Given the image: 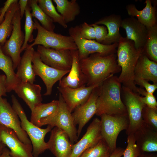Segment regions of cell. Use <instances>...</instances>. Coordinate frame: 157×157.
Wrapping results in <instances>:
<instances>
[{"instance_id":"6da1fadb","label":"cell","mask_w":157,"mask_h":157,"mask_svg":"<svg viewBox=\"0 0 157 157\" xmlns=\"http://www.w3.org/2000/svg\"><path fill=\"white\" fill-rule=\"evenodd\" d=\"M115 53L108 55L96 53L80 60L82 71L87 80L86 86L102 83L121 71Z\"/></svg>"},{"instance_id":"7a4b0ae2","label":"cell","mask_w":157,"mask_h":157,"mask_svg":"<svg viewBox=\"0 0 157 157\" xmlns=\"http://www.w3.org/2000/svg\"><path fill=\"white\" fill-rule=\"evenodd\" d=\"M122 88L118 77L114 75L102 82L99 86L97 100L96 115H127L126 106L121 98Z\"/></svg>"},{"instance_id":"3957f363","label":"cell","mask_w":157,"mask_h":157,"mask_svg":"<svg viewBox=\"0 0 157 157\" xmlns=\"http://www.w3.org/2000/svg\"><path fill=\"white\" fill-rule=\"evenodd\" d=\"M117 48V61L121 68L118 80L123 86L137 93L134 71L138 60L142 53L143 49H136L133 41L122 36L118 42Z\"/></svg>"},{"instance_id":"277c9868","label":"cell","mask_w":157,"mask_h":157,"mask_svg":"<svg viewBox=\"0 0 157 157\" xmlns=\"http://www.w3.org/2000/svg\"><path fill=\"white\" fill-rule=\"evenodd\" d=\"M11 97L12 106L20 120L21 127L31 141L33 147L32 154L34 157H38L48 149L47 142L44 141V138L53 128L48 125L46 128L42 129L32 123L28 119L23 108L15 96L13 94Z\"/></svg>"},{"instance_id":"5b68a950","label":"cell","mask_w":157,"mask_h":157,"mask_svg":"<svg viewBox=\"0 0 157 157\" xmlns=\"http://www.w3.org/2000/svg\"><path fill=\"white\" fill-rule=\"evenodd\" d=\"M58 104L55 111L48 117L41 119L38 126L48 125L53 128L58 127L64 131L68 135L71 142H77L78 137L71 113L61 95L59 94Z\"/></svg>"},{"instance_id":"8992f818","label":"cell","mask_w":157,"mask_h":157,"mask_svg":"<svg viewBox=\"0 0 157 157\" xmlns=\"http://www.w3.org/2000/svg\"><path fill=\"white\" fill-rule=\"evenodd\" d=\"M34 22L37 34L34 41L29 44L31 47L41 45L44 47L58 50H78L77 46L72 38L47 30L43 28L36 19Z\"/></svg>"},{"instance_id":"52a82bcc","label":"cell","mask_w":157,"mask_h":157,"mask_svg":"<svg viewBox=\"0 0 157 157\" xmlns=\"http://www.w3.org/2000/svg\"><path fill=\"white\" fill-rule=\"evenodd\" d=\"M100 117L102 138L112 152L117 148V140L119 133L123 130L126 131L128 128V115L104 114Z\"/></svg>"},{"instance_id":"ba28073f","label":"cell","mask_w":157,"mask_h":157,"mask_svg":"<svg viewBox=\"0 0 157 157\" xmlns=\"http://www.w3.org/2000/svg\"><path fill=\"white\" fill-rule=\"evenodd\" d=\"M69 35L76 44L78 51L80 60L96 53L108 55L115 53L118 42L110 45H105L94 40H89L83 38L80 33V26L71 27L68 30Z\"/></svg>"},{"instance_id":"9c48e42d","label":"cell","mask_w":157,"mask_h":157,"mask_svg":"<svg viewBox=\"0 0 157 157\" xmlns=\"http://www.w3.org/2000/svg\"><path fill=\"white\" fill-rule=\"evenodd\" d=\"M124 102L129 120V126L126 133L133 134L143 123L142 111L146 105L141 100L138 93L122 85V87Z\"/></svg>"},{"instance_id":"30bf717a","label":"cell","mask_w":157,"mask_h":157,"mask_svg":"<svg viewBox=\"0 0 157 157\" xmlns=\"http://www.w3.org/2000/svg\"><path fill=\"white\" fill-rule=\"evenodd\" d=\"M21 19L19 9L12 19L13 30L10 36L2 46L3 53L12 59L14 70L17 68L21 59L20 50L24 40V35L21 30Z\"/></svg>"},{"instance_id":"8fae6325","label":"cell","mask_w":157,"mask_h":157,"mask_svg":"<svg viewBox=\"0 0 157 157\" xmlns=\"http://www.w3.org/2000/svg\"><path fill=\"white\" fill-rule=\"evenodd\" d=\"M36 51L46 65L59 70H70L72 63L71 51L47 48L38 45Z\"/></svg>"},{"instance_id":"7c38bea8","label":"cell","mask_w":157,"mask_h":157,"mask_svg":"<svg viewBox=\"0 0 157 157\" xmlns=\"http://www.w3.org/2000/svg\"><path fill=\"white\" fill-rule=\"evenodd\" d=\"M33 69L35 75L42 80L46 88L44 96L51 94L54 85L60 81L69 71L59 70L51 67L43 63L38 53L35 51L32 59Z\"/></svg>"},{"instance_id":"4fadbf2b","label":"cell","mask_w":157,"mask_h":157,"mask_svg":"<svg viewBox=\"0 0 157 157\" xmlns=\"http://www.w3.org/2000/svg\"><path fill=\"white\" fill-rule=\"evenodd\" d=\"M19 117L6 98L0 96V124L13 130L25 144L32 147L25 132L22 129Z\"/></svg>"},{"instance_id":"5bb4252c","label":"cell","mask_w":157,"mask_h":157,"mask_svg":"<svg viewBox=\"0 0 157 157\" xmlns=\"http://www.w3.org/2000/svg\"><path fill=\"white\" fill-rule=\"evenodd\" d=\"M0 141L8 147L12 157H34L32 147L25 144L13 130L1 124Z\"/></svg>"},{"instance_id":"9a60e30c","label":"cell","mask_w":157,"mask_h":157,"mask_svg":"<svg viewBox=\"0 0 157 157\" xmlns=\"http://www.w3.org/2000/svg\"><path fill=\"white\" fill-rule=\"evenodd\" d=\"M99 86L93 90L86 102L76 107L72 113L75 125H78L77 132L78 137L85 125L96 114Z\"/></svg>"},{"instance_id":"2e32d148","label":"cell","mask_w":157,"mask_h":157,"mask_svg":"<svg viewBox=\"0 0 157 157\" xmlns=\"http://www.w3.org/2000/svg\"><path fill=\"white\" fill-rule=\"evenodd\" d=\"M102 83L75 88L59 87L58 88L68 110L72 113L76 107L86 102L93 90L99 86Z\"/></svg>"},{"instance_id":"e0dca14e","label":"cell","mask_w":157,"mask_h":157,"mask_svg":"<svg viewBox=\"0 0 157 157\" xmlns=\"http://www.w3.org/2000/svg\"><path fill=\"white\" fill-rule=\"evenodd\" d=\"M102 139L101 120L96 117L88 126L81 138L73 144L72 151L69 157H79L85 150L95 145Z\"/></svg>"},{"instance_id":"ac0fdd59","label":"cell","mask_w":157,"mask_h":157,"mask_svg":"<svg viewBox=\"0 0 157 157\" xmlns=\"http://www.w3.org/2000/svg\"><path fill=\"white\" fill-rule=\"evenodd\" d=\"M50 132V138L47 142L48 149L56 157H69L74 144L71 142L67 134L56 127Z\"/></svg>"},{"instance_id":"d6986e66","label":"cell","mask_w":157,"mask_h":157,"mask_svg":"<svg viewBox=\"0 0 157 157\" xmlns=\"http://www.w3.org/2000/svg\"><path fill=\"white\" fill-rule=\"evenodd\" d=\"M120 27L124 29L126 38L133 41L137 49H142L146 42L147 28L134 17L130 16L122 20Z\"/></svg>"},{"instance_id":"ffe728a7","label":"cell","mask_w":157,"mask_h":157,"mask_svg":"<svg viewBox=\"0 0 157 157\" xmlns=\"http://www.w3.org/2000/svg\"><path fill=\"white\" fill-rule=\"evenodd\" d=\"M72 56L71 67L68 74L59 81L58 87L75 88L85 86V77L81 69L78 50L71 51Z\"/></svg>"},{"instance_id":"44dd1931","label":"cell","mask_w":157,"mask_h":157,"mask_svg":"<svg viewBox=\"0 0 157 157\" xmlns=\"http://www.w3.org/2000/svg\"><path fill=\"white\" fill-rule=\"evenodd\" d=\"M133 134L136 144L142 153L157 152V131L143 122Z\"/></svg>"},{"instance_id":"7402d4cb","label":"cell","mask_w":157,"mask_h":157,"mask_svg":"<svg viewBox=\"0 0 157 157\" xmlns=\"http://www.w3.org/2000/svg\"><path fill=\"white\" fill-rule=\"evenodd\" d=\"M32 111L42 103L41 87L39 85L28 82H21L13 90Z\"/></svg>"},{"instance_id":"603a6c76","label":"cell","mask_w":157,"mask_h":157,"mask_svg":"<svg viewBox=\"0 0 157 157\" xmlns=\"http://www.w3.org/2000/svg\"><path fill=\"white\" fill-rule=\"evenodd\" d=\"M144 3L145 6L141 10H138L133 4L127 5L126 9L129 16L136 17L140 22L148 28L157 24L156 8L152 6L150 0H146Z\"/></svg>"},{"instance_id":"cb8c5ba5","label":"cell","mask_w":157,"mask_h":157,"mask_svg":"<svg viewBox=\"0 0 157 157\" xmlns=\"http://www.w3.org/2000/svg\"><path fill=\"white\" fill-rule=\"evenodd\" d=\"M134 79H142L157 84V62L142 53L138 58L134 71Z\"/></svg>"},{"instance_id":"d4e9b609","label":"cell","mask_w":157,"mask_h":157,"mask_svg":"<svg viewBox=\"0 0 157 157\" xmlns=\"http://www.w3.org/2000/svg\"><path fill=\"white\" fill-rule=\"evenodd\" d=\"M122 20L120 15L113 14L102 17L93 23L98 25L103 24L107 28V36L101 44L108 45L118 42L122 37L119 30Z\"/></svg>"},{"instance_id":"484cf974","label":"cell","mask_w":157,"mask_h":157,"mask_svg":"<svg viewBox=\"0 0 157 157\" xmlns=\"http://www.w3.org/2000/svg\"><path fill=\"white\" fill-rule=\"evenodd\" d=\"M35 51L33 47L28 44L22 56L18 65L16 73L21 82L34 83L35 75L32 65V59Z\"/></svg>"},{"instance_id":"4316f807","label":"cell","mask_w":157,"mask_h":157,"mask_svg":"<svg viewBox=\"0 0 157 157\" xmlns=\"http://www.w3.org/2000/svg\"><path fill=\"white\" fill-rule=\"evenodd\" d=\"M0 44V69L5 74L6 77V86L7 92L13 90L21 81L15 72L13 63L11 58L3 52Z\"/></svg>"},{"instance_id":"83f0119b","label":"cell","mask_w":157,"mask_h":157,"mask_svg":"<svg viewBox=\"0 0 157 157\" xmlns=\"http://www.w3.org/2000/svg\"><path fill=\"white\" fill-rule=\"evenodd\" d=\"M58 11L66 24L74 20L80 13V6L76 0H53Z\"/></svg>"},{"instance_id":"f1b7e54d","label":"cell","mask_w":157,"mask_h":157,"mask_svg":"<svg viewBox=\"0 0 157 157\" xmlns=\"http://www.w3.org/2000/svg\"><path fill=\"white\" fill-rule=\"evenodd\" d=\"M58 104V100H53L47 103H41L39 104L31 111L30 121L38 126L41 119L48 117L55 111Z\"/></svg>"},{"instance_id":"f546056e","label":"cell","mask_w":157,"mask_h":157,"mask_svg":"<svg viewBox=\"0 0 157 157\" xmlns=\"http://www.w3.org/2000/svg\"><path fill=\"white\" fill-rule=\"evenodd\" d=\"M19 9L18 1L13 3L7 12L4 20L0 24V44L3 45L13 30L12 21L16 12Z\"/></svg>"},{"instance_id":"4dcf8cb0","label":"cell","mask_w":157,"mask_h":157,"mask_svg":"<svg viewBox=\"0 0 157 157\" xmlns=\"http://www.w3.org/2000/svg\"><path fill=\"white\" fill-rule=\"evenodd\" d=\"M148 35L143 53L151 60L157 62V24L147 28Z\"/></svg>"},{"instance_id":"1f68e13d","label":"cell","mask_w":157,"mask_h":157,"mask_svg":"<svg viewBox=\"0 0 157 157\" xmlns=\"http://www.w3.org/2000/svg\"><path fill=\"white\" fill-rule=\"evenodd\" d=\"M28 4L32 10V17L38 20L44 29L53 32L55 27L53 22L39 6L38 0H28Z\"/></svg>"},{"instance_id":"d6a6232c","label":"cell","mask_w":157,"mask_h":157,"mask_svg":"<svg viewBox=\"0 0 157 157\" xmlns=\"http://www.w3.org/2000/svg\"><path fill=\"white\" fill-rule=\"evenodd\" d=\"M38 6L53 22L57 23L64 28L67 27L62 16L56 10L51 0H38Z\"/></svg>"},{"instance_id":"836d02e7","label":"cell","mask_w":157,"mask_h":157,"mask_svg":"<svg viewBox=\"0 0 157 157\" xmlns=\"http://www.w3.org/2000/svg\"><path fill=\"white\" fill-rule=\"evenodd\" d=\"M31 8L28 5L25 11V21L24 25L25 35L23 44L20 50V53L27 48L28 45V42H31L34 40L32 34L33 31L36 29L32 17L31 12Z\"/></svg>"},{"instance_id":"e575fe53","label":"cell","mask_w":157,"mask_h":157,"mask_svg":"<svg viewBox=\"0 0 157 157\" xmlns=\"http://www.w3.org/2000/svg\"><path fill=\"white\" fill-rule=\"evenodd\" d=\"M112 153L102 139L95 145L85 150L79 157H109Z\"/></svg>"},{"instance_id":"d590c367","label":"cell","mask_w":157,"mask_h":157,"mask_svg":"<svg viewBox=\"0 0 157 157\" xmlns=\"http://www.w3.org/2000/svg\"><path fill=\"white\" fill-rule=\"evenodd\" d=\"M142 117L143 123L157 131V109L151 108L145 105L142 110Z\"/></svg>"},{"instance_id":"8d00e7d4","label":"cell","mask_w":157,"mask_h":157,"mask_svg":"<svg viewBox=\"0 0 157 157\" xmlns=\"http://www.w3.org/2000/svg\"><path fill=\"white\" fill-rule=\"evenodd\" d=\"M127 143L123 152V157H139L142 153L136 144L133 134L128 135Z\"/></svg>"},{"instance_id":"74e56055","label":"cell","mask_w":157,"mask_h":157,"mask_svg":"<svg viewBox=\"0 0 157 157\" xmlns=\"http://www.w3.org/2000/svg\"><path fill=\"white\" fill-rule=\"evenodd\" d=\"M137 93L144 96L141 97L140 99L147 106L151 108L157 109V102L153 94L147 93L141 88H138Z\"/></svg>"},{"instance_id":"f35d334b","label":"cell","mask_w":157,"mask_h":157,"mask_svg":"<svg viewBox=\"0 0 157 157\" xmlns=\"http://www.w3.org/2000/svg\"><path fill=\"white\" fill-rule=\"evenodd\" d=\"M80 27V34L83 38L89 40L95 39V30L93 26L84 22Z\"/></svg>"},{"instance_id":"ab89813d","label":"cell","mask_w":157,"mask_h":157,"mask_svg":"<svg viewBox=\"0 0 157 157\" xmlns=\"http://www.w3.org/2000/svg\"><path fill=\"white\" fill-rule=\"evenodd\" d=\"M90 25L94 28L96 41L101 43L107 36L108 32L107 28L103 26H99L93 23Z\"/></svg>"},{"instance_id":"60d3db41","label":"cell","mask_w":157,"mask_h":157,"mask_svg":"<svg viewBox=\"0 0 157 157\" xmlns=\"http://www.w3.org/2000/svg\"><path fill=\"white\" fill-rule=\"evenodd\" d=\"M149 81L142 79H134L135 84H138L144 88L145 90L148 93L153 94L157 88V84H151Z\"/></svg>"},{"instance_id":"b9f144b4","label":"cell","mask_w":157,"mask_h":157,"mask_svg":"<svg viewBox=\"0 0 157 157\" xmlns=\"http://www.w3.org/2000/svg\"><path fill=\"white\" fill-rule=\"evenodd\" d=\"M17 0H7L4 3L3 7L0 10V24L4 20L5 16L11 4Z\"/></svg>"},{"instance_id":"7bdbcfd3","label":"cell","mask_w":157,"mask_h":157,"mask_svg":"<svg viewBox=\"0 0 157 157\" xmlns=\"http://www.w3.org/2000/svg\"><path fill=\"white\" fill-rule=\"evenodd\" d=\"M6 77L4 74H0V96H6Z\"/></svg>"},{"instance_id":"ee69618b","label":"cell","mask_w":157,"mask_h":157,"mask_svg":"<svg viewBox=\"0 0 157 157\" xmlns=\"http://www.w3.org/2000/svg\"><path fill=\"white\" fill-rule=\"evenodd\" d=\"M28 0H20L18 2L19 7V10L21 18L25 14V10L28 5Z\"/></svg>"},{"instance_id":"f6af8a7d","label":"cell","mask_w":157,"mask_h":157,"mask_svg":"<svg viewBox=\"0 0 157 157\" xmlns=\"http://www.w3.org/2000/svg\"><path fill=\"white\" fill-rule=\"evenodd\" d=\"M124 149L122 147H117L109 157H122Z\"/></svg>"},{"instance_id":"bcb514c9","label":"cell","mask_w":157,"mask_h":157,"mask_svg":"<svg viewBox=\"0 0 157 157\" xmlns=\"http://www.w3.org/2000/svg\"><path fill=\"white\" fill-rule=\"evenodd\" d=\"M0 157H12L10 155V151L8 148L6 147L4 149Z\"/></svg>"},{"instance_id":"7dc6e473","label":"cell","mask_w":157,"mask_h":157,"mask_svg":"<svg viewBox=\"0 0 157 157\" xmlns=\"http://www.w3.org/2000/svg\"><path fill=\"white\" fill-rule=\"evenodd\" d=\"M139 157H157V154L153 153L150 154L142 153Z\"/></svg>"},{"instance_id":"c3c4849f","label":"cell","mask_w":157,"mask_h":157,"mask_svg":"<svg viewBox=\"0 0 157 157\" xmlns=\"http://www.w3.org/2000/svg\"><path fill=\"white\" fill-rule=\"evenodd\" d=\"M6 145L0 141V155L2 153L4 149L6 147Z\"/></svg>"},{"instance_id":"681fc988","label":"cell","mask_w":157,"mask_h":157,"mask_svg":"<svg viewBox=\"0 0 157 157\" xmlns=\"http://www.w3.org/2000/svg\"></svg>"}]
</instances>
